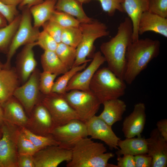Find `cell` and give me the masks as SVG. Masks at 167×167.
<instances>
[{"label":"cell","instance_id":"obj_1","mask_svg":"<svg viewBox=\"0 0 167 167\" xmlns=\"http://www.w3.org/2000/svg\"><path fill=\"white\" fill-rule=\"evenodd\" d=\"M132 22L129 18L126 17L120 23L116 35L109 41L103 43L100 47L108 67L123 80L126 69V53L132 42Z\"/></svg>","mask_w":167,"mask_h":167},{"label":"cell","instance_id":"obj_2","mask_svg":"<svg viewBox=\"0 0 167 167\" xmlns=\"http://www.w3.org/2000/svg\"><path fill=\"white\" fill-rule=\"evenodd\" d=\"M160 41L149 38L138 39L132 41L126 54V65L123 80L131 84L149 62L159 55Z\"/></svg>","mask_w":167,"mask_h":167},{"label":"cell","instance_id":"obj_3","mask_svg":"<svg viewBox=\"0 0 167 167\" xmlns=\"http://www.w3.org/2000/svg\"><path fill=\"white\" fill-rule=\"evenodd\" d=\"M71 150V159L67 162V167H117L108 163L114 154L106 152L103 144L95 142L88 136L78 140Z\"/></svg>","mask_w":167,"mask_h":167},{"label":"cell","instance_id":"obj_4","mask_svg":"<svg viewBox=\"0 0 167 167\" xmlns=\"http://www.w3.org/2000/svg\"><path fill=\"white\" fill-rule=\"evenodd\" d=\"M126 88L125 81L118 77L108 67L99 68L90 84V90L101 104L105 101L123 96Z\"/></svg>","mask_w":167,"mask_h":167},{"label":"cell","instance_id":"obj_5","mask_svg":"<svg viewBox=\"0 0 167 167\" xmlns=\"http://www.w3.org/2000/svg\"><path fill=\"white\" fill-rule=\"evenodd\" d=\"M79 28L82 33L81 40L76 48V57L73 66L80 65L91 61L87 58L93 52L95 41L109 34L105 24L94 19L90 23H80Z\"/></svg>","mask_w":167,"mask_h":167},{"label":"cell","instance_id":"obj_6","mask_svg":"<svg viewBox=\"0 0 167 167\" xmlns=\"http://www.w3.org/2000/svg\"><path fill=\"white\" fill-rule=\"evenodd\" d=\"M22 10L19 27L7 54V59L4 66L5 68L10 67L11 59L18 49L22 45L36 41L40 32L39 28L32 25V16L29 8L25 7Z\"/></svg>","mask_w":167,"mask_h":167},{"label":"cell","instance_id":"obj_7","mask_svg":"<svg viewBox=\"0 0 167 167\" xmlns=\"http://www.w3.org/2000/svg\"><path fill=\"white\" fill-rule=\"evenodd\" d=\"M64 96L79 119L84 122L96 115L101 104L90 90L86 91L72 90L67 92Z\"/></svg>","mask_w":167,"mask_h":167},{"label":"cell","instance_id":"obj_8","mask_svg":"<svg viewBox=\"0 0 167 167\" xmlns=\"http://www.w3.org/2000/svg\"><path fill=\"white\" fill-rule=\"evenodd\" d=\"M41 101L49 111L56 126L64 124L73 119H79L75 112L66 99L64 94L54 92L43 94Z\"/></svg>","mask_w":167,"mask_h":167},{"label":"cell","instance_id":"obj_9","mask_svg":"<svg viewBox=\"0 0 167 167\" xmlns=\"http://www.w3.org/2000/svg\"><path fill=\"white\" fill-rule=\"evenodd\" d=\"M0 127V164L2 167H17L16 135L19 127L4 121Z\"/></svg>","mask_w":167,"mask_h":167},{"label":"cell","instance_id":"obj_10","mask_svg":"<svg viewBox=\"0 0 167 167\" xmlns=\"http://www.w3.org/2000/svg\"><path fill=\"white\" fill-rule=\"evenodd\" d=\"M51 135L58 143V145L71 149L80 139L88 136L85 122L79 119L55 127Z\"/></svg>","mask_w":167,"mask_h":167},{"label":"cell","instance_id":"obj_11","mask_svg":"<svg viewBox=\"0 0 167 167\" xmlns=\"http://www.w3.org/2000/svg\"><path fill=\"white\" fill-rule=\"evenodd\" d=\"M40 72L36 68L28 80L15 90L13 96L23 107L26 112L30 115L35 105L41 101L43 94L39 87Z\"/></svg>","mask_w":167,"mask_h":167},{"label":"cell","instance_id":"obj_12","mask_svg":"<svg viewBox=\"0 0 167 167\" xmlns=\"http://www.w3.org/2000/svg\"><path fill=\"white\" fill-rule=\"evenodd\" d=\"M35 167H57L71 159V149L58 145H52L39 150L33 155Z\"/></svg>","mask_w":167,"mask_h":167},{"label":"cell","instance_id":"obj_13","mask_svg":"<svg viewBox=\"0 0 167 167\" xmlns=\"http://www.w3.org/2000/svg\"><path fill=\"white\" fill-rule=\"evenodd\" d=\"M85 123L88 136L104 142L111 150L118 149V143L120 138L113 132L112 126L98 116H93Z\"/></svg>","mask_w":167,"mask_h":167},{"label":"cell","instance_id":"obj_14","mask_svg":"<svg viewBox=\"0 0 167 167\" xmlns=\"http://www.w3.org/2000/svg\"><path fill=\"white\" fill-rule=\"evenodd\" d=\"M56 126L48 109L41 101L39 102L34 107L29 116L26 128L35 134L47 135L51 134Z\"/></svg>","mask_w":167,"mask_h":167},{"label":"cell","instance_id":"obj_15","mask_svg":"<svg viewBox=\"0 0 167 167\" xmlns=\"http://www.w3.org/2000/svg\"><path fill=\"white\" fill-rule=\"evenodd\" d=\"M105 62V59L100 51L94 54L90 64L83 71L76 73L71 79L66 88V92L72 90L90 91V83L94 75Z\"/></svg>","mask_w":167,"mask_h":167},{"label":"cell","instance_id":"obj_16","mask_svg":"<svg viewBox=\"0 0 167 167\" xmlns=\"http://www.w3.org/2000/svg\"><path fill=\"white\" fill-rule=\"evenodd\" d=\"M146 140L147 153L152 159L151 167H166L167 141L156 128L151 131L149 137Z\"/></svg>","mask_w":167,"mask_h":167},{"label":"cell","instance_id":"obj_17","mask_svg":"<svg viewBox=\"0 0 167 167\" xmlns=\"http://www.w3.org/2000/svg\"><path fill=\"white\" fill-rule=\"evenodd\" d=\"M146 118L144 104L139 102L135 104L132 112L126 117L123 122L122 131L126 138L141 135Z\"/></svg>","mask_w":167,"mask_h":167},{"label":"cell","instance_id":"obj_18","mask_svg":"<svg viewBox=\"0 0 167 167\" xmlns=\"http://www.w3.org/2000/svg\"><path fill=\"white\" fill-rule=\"evenodd\" d=\"M36 42L25 45L18 55L15 68L20 81L25 83L36 68L37 62L33 48Z\"/></svg>","mask_w":167,"mask_h":167},{"label":"cell","instance_id":"obj_19","mask_svg":"<svg viewBox=\"0 0 167 167\" xmlns=\"http://www.w3.org/2000/svg\"><path fill=\"white\" fill-rule=\"evenodd\" d=\"M20 80L15 68L3 67L0 70V105L13 96Z\"/></svg>","mask_w":167,"mask_h":167},{"label":"cell","instance_id":"obj_20","mask_svg":"<svg viewBox=\"0 0 167 167\" xmlns=\"http://www.w3.org/2000/svg\"><path fill=\"white\" fill-rule=\"evenodd\" d=\"M2 106L4 121L19 127L27 128L29 118L22 105L14 96Z\"/></svg>","mask_w":167,"mask_h":167},{"label":"cell","instance_id":"obj_21","mask_svg":"<svg viewBox=\"0 0 167 167\" xmlns=\"http://www.w3.org/2000/svg\"><path fill=\"white\" fill-rule=\"evenodd\" d=\"M153 32L167 37V19L148 11L143 12L139 20L138 32L141 35L147 32Z\"/></svg>","mask_w":167,"mask_h":167},{"label":"cell","instance_id":"obj_22","mask_svg":"<svg viewBox=\"0 0 167 167\" xmlns=\"http://www.w3.org/2000/svg\"><path fill=\"white\" fill-rule=\"evenodd\" d=\"M150 0H123L122 6L123 12L126 13L133 26L132 41L139 39L138 27L142 14L148 10Z\"/></svg>","mask_w":167,"mask_h":167},{"label":"cell","instance_id":"obj_23","mask_svg":"<svg viewBox=\"0 0 167 167\" xmlns=\"http://www.w3.org/2000/svg\"><path fill=\"white\" fill-rule=\"evenodd\" d=\"M102 104L104 109L98 116L107 123L112 126L122 119L126 108L124 101L118 98L105 101Z\"/></svg>","mask_w":167,"mask_h":167},{"label":"cell","instance_id":"obj_24","mask_svg":"<svg viewBox=\"0 0 167 167\" xmlns=\"http://www.w3.org/2000/svg\"><path fill=\"white\" fill-rule=\"evenodd\" d=\"M147 143L146 139L141 135L129 138L124 140L120 139L118 143L120 149L116 152L117 156L128 154L133 156L147 153Z\"/></svg>","mask_w":167,"mask_h":167},{"label":"cell","instance_id":"obj_25","mask_svg":"<svg viewBox=\"0 0 167 167\" xmlns=\"http://www.w3.org/2000/svg\"><path fill=\"white\" fill-rule=\"evenodd\" d=\"M57 0H45L42 2L29 8L34 20L33 26L39 28L50 19L55 10V6Z\"/></svg>","mask_w":167,"mask_h":167},{"label":"cell","instance_id":"obj_26","mask_svg":"<svg viewBox=\"0 0 167 167\" xmlns=\"http://www.w3.org/2000/svg\"><path fill=\"white\" fill-rule=\"evenodd\" d=\"M82 4L76 0H57L55 9L76 17L80 23H91L93 19L87 15Z\"/></svg>","mask_w":167,"mask_h":167},{"label":"cell","instance_id":"obj_27","mask_svg":"<svg viewBox=\"0 0 167 167\" xmlns=\"http://www.w3.org/2000/svg\"><path fill=\"white\" fill-rule=\"evenodd\" d=\"M41 61L43 71L57 75L63 74L69 69L60 60L55 51H44Z\"/></svg>","mask_w":167,"mask_h":167},{"label":"cell","instance_id":"obj_28","mask_svg":"<svg viewBox=\"0 0 167 167\" xmlns=\"http://www.w3.org/2000/svg\"><path fill=\"white\" fill-rule=\"evenodd\" d=\"M21 19V14H19L11 22L0 28V51L1 52L7 53Z\"/></svg>","mask_w":167,"mask_h":167},{"label":"cell","instance_id":"obj_29","mask_svg":"<svg viewBox=\"0 0 167 167\" xmlns=\"http://www.w3.org/2000/svg\"><path fill=\"white\" fill-rule=\"evenodd\" d=\"M87 63H85L79 66H73L58 78L54 83L51 92L65 94L67 92L66 88L71 79L77 72L84 69Z\"/></svg>","mask_w":167,"mask_h":167},{"label":"cell","instance_id":"obj_30","mask_svg":"<svg viewBox=\"0 0 167 167\" xmlns=\"http://www.w3.org/2000/svg\"><path fill=\"white\" fill-rule=\"evenodd\" d=\"M21 131L39 150L52 145H58V143L51 135H41L35 134L28 129L20 127Z\"/></svg>","mask_w":167,"mask_h":167},{"label":"cell","instance_id":"obj_31","mask_svg":"<svg viewBox=\"0 0 167 167\" xmlns=\"http://www.w3.org/2000/svg\"><path fill=\"white\" fill-rule=\"evenodd\" d=\"M55 52L69 69L73 66L76 57V48L61 42L58 43Z\"/></svg>","mask_w":167,"mask_h":167},{"label":"cell","instance_id":"obj_32","mask_svg":"<svg viewBox=\"0 0 167 167\" xmlns=\"http://www.w3.org/2000/svg\"><path fill=\"white\" fill-rule=\"evenodd\" d=\"M82 33L79 27L63 28L61 41L65 44L76 48L80 42Z\"/></svg>","mask_w":167,"mask_h":167},{"label":"cell","instance_id":"obj_33","mask_svg":"<svg viewBox=\"0 0 167 167\" xmlns=\"http://www.w3.org/2000/svg\"><path fill=\"white\" fill-rule=\"evenodd\" d=\"M49 20L54 22L63 28L79 27L80 22L74 17L63 12L55 10Z\"/></svg>","mask_w":167,"mask_h":167},{"label":"cell","instance_id":"obj_34","mask_svg":"<svg viewBox=\"0 0 167 167\" xmlns=\"http://www.w3.org/2000/svg\"><path fill=\"white\" fill-rule=\"evenodd\" d=\"M16 142L18 154L34 155L39 150L22 132L20 127L17 132Z\"/></svg>","mask_w":167,"mask_h":167},{"label":"cell","instance_id":"obj_35","mask_svg":"<svg viewBox=\"0 0 167 167\" xmlns=\"http://www.w3.org/2000/svg\"><path fill=\"white\" fill-rule=\"evenodd\" d=\"M57 76L47 71H43L40 72L39 87L42 94L47 95L51 92L54 80Z\"/></svg>","mask_w":167,"mask_h":167},{"label":"cell","instance_id":"obj_36","mask_svg":"<svg viewBox=\"0 0 167 167\" xmlns=\"http://www.w3.org/2000/svg\"><path fill=\"white\" fill-rule=\"evenodd\" d=\"M37 45L39 46L44 51H55L58 43L45 31L40 32L36 41Z\"/></svg>","mask_w":167,"mask_h":167},{"label":"cell","instance_id":"obj_37","mask_svg":"<svg viewBox=\"0 0 167 167\" xmlns=\"http://www.w3.org/2000/svg\"><path fill=\"white\" fill-rule=\"evenodd\" d=\"M92 0H88L89 2ZM99 1L103 10L110 16H113L116 11L123 12L122 4L123 0H96Z\"/></svg>","mask_w":167,"mask_h":167},{"label":"cell","instance_id":"obj_38","mask_svg":"<svg viewBox=\"0 0 167 167\" xmlns=\"http://www.w3.org/2000/svg\"><path fill=\"white\" fill-rule=\"evenodd\" d=\"M148 11L167 18V0H150Z\"/></svg>","mask_w":167,"mask_h":167},{"label":"cell","instance_id":"obj_39","mask_svg":"<svg viewBox=\"0 0 167 167\" xmlns=\"http://www.w3.org/2000/svg\"><path fill=\"white\" fill-rule=\"evenodd\" d=\"M42 26L43 30L46 32L58 43L61 42L62 28L55 22L50 20L46 22Z\"/></svg>","mask_w":167,"mask_h":167},{"label":"cell","instance_id":"obj_40","mask_svg":"<svg viewBox=\"0 0 167 167\" xmlns=\"http://www.w3.org/2000/svg\"><path fill=\"white\" fill-rule=\"evenodd\" d=\"M16 6L6 4L0 1V13L5 17L8 24L19 14Z\"/></svg>","mask_w":167,"mask_h":167},{"label":"cell","instance_id":"obj_41","mask_svg":"<svg viewBox=\"0 0 167 167\" xmlns=\"http://www.w3.org/2000/svg\"><path fill=\"white\" fill-rule=\"evenodd\" d=\"M135 167H151L152 159L147 153L134 156Z\"/></svg>","mask_w":167,"mask_h":167},{"label":"cell","instance_id":"obj_42","mask_svg":"<svg viewBox=\"0 0 167 167\" xmlns=\"http://www.w3.org/2000/svg\"><path fill=\"white\" fill-rule=\"evenodd\" d=\"M17 167H35L33 155L18 154Z\"/></svg>","mask_w":167,"mask_h":167},{"label":"cell","instance_id":"obj_43","mask_svg":"<svg viewBox=\"0 0 167 167\" xmlns=\"http://www.w3.org/2000/svg\"><path fill=\"white\" fill-rule=\"evenodd\" d=\"M118 156L117 167H135L134 156L128 154Z\"/></svg>","mask_w":167,"mask_h":167},{"label":"cell","instance_id":"obj_44","mask_svg":"<svg viewBox=\"0 0 167 167\" xmlns=\"http://www.w3.org/2000/svg\"><path fill=\"white\" fill-rule=\"evenodd\" d=\"M156 128L163 138L167 141V119H161L156 124Z\"/></svg>","mask_w":167,"mask_h":167},{"label":"cell","instance_id":"obj_45","mask_svg":"<svg viewBox=\"0 0 167 167\" xmlns=\"http://www.w3.org/2000/svg\"><path fill=\"white\" fill-rule=\"evenodd\" d=\"M45 0H23L19 5V9L22 10L25 7L30 8L32 6L40 4Z\"/></svg>","mask_w":167,"mask_h":167},{"label":"cell","instance_id":"obj_46","mask_svg":"<svg viewBox=\"0 0 167 167\" xmlns=\"http://www.w3.org/2000/svg\"><path fill=\"white\" fill-rule=\"evenodd\" d=\"M23 0H0L4 3L11 5L17 6L21 3Z\"/></svg>","mask_w":167,"mask_h":167},{"label":"cell","instance_id":"obj_47","mask_svg":"<svg viewBox=\"0 0 167 167\" xmlns=\"http://www.w3.org/2000/svg\"><path fill=\"white\" fill-rule=\"evenodd\" d=\"M8 24L5 17L0 13V28L6 26Z\"/></svg>","mask_w":167,"mask_h":167},{"label":"cell","instance_id":"obj_48","mask_svg":"<svg viewBox=\"0 0 167 167\" xmlns=\"http://www.w3.org/2000/svg\"><path fill=\"white\" fill-rule=\"evenodd\" d=\"M4 121L3 111L2 106L0 105V126Z\"/></svg>","mask_w":167,"mask_h":167},{"label":"cell","instance_id":"obj_49","mask_svg":"<svg viewBox=\"0 0 167 167\" xmlns=\"http://www.w3.org/2000/svg\"><path fill=\"white\" fill-rule=\"evenodd\" d=\"M81 4L89 2L88 0H76Z\"/></svg>","mask_w":167,"mask_h":167},{"label":"cell","instance_id":"obj_50","mask_svg":"<svg viewBox=\"0 0 167 167\" xmlns=\"http://www.w3.org/2000/svg\"><path fill=\"white\" fill-rule=\"evenodd\" d=\"M4 64L2 63L0 61V70L4 67Z\"/></svg>","mask_w":167,"mask_h":167},{"label":"cell","instance_id":"obj_51","mask_svg":"<svg viewBox=\"0 0 167 167\" xmlns=\"http://www.w3.org/2000/svg\"><path fill=\"white\" fill-rule=\"evenodd\" d=\"M2 131L1 130V128L0 126V139L1 138L2 136Z\"/></svg>","mask_w":167,"mask_h":167},{"label":"cell","instance_id":"obj_52","mask_svg":"<svg viewBox=\"0 0 167 167\" xmlns=\"http://www.w3.org/2000/svg\"><path fill=\"white\" fill-rule=\"evenodd\" d=\"M0 167H2V166H1V165L0 164Z\"/></svg>","mask_w":167,"mask_h":167},{"label":"cell","instance_id":"obj_53","mask_svg":"<svg viewBox=\"0 0 167 167\" xmlns=\"http://www.w3.org/2000/svg\"></svg>","mask_w":167,"mask_h":167}]
</instances>
